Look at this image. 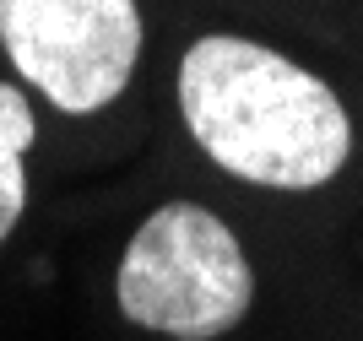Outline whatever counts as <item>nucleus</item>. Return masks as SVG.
Segmentation results:
<instances>
[{"label": "nucleus", "mask_w": 363, "mask_h": 341, "mask_svg": "<svg viewBox=\"0 0 363 341\" xmlns=\"http://www.w3.org/2000/svg\"><path fill=\"white\" fill-rule=\"evenodd\" d=\"M179 119L223 174L260 190H320L352 157V119L282 49L206 33L179 55Z\"/></svg>", "instance_id": "obj_1"}, {"label": "nucleus", "mask_w": 363, "mask_h": 341, "mask_svg": "<svg viewBox=\"0 0 363 341\" xmlns=\"http://www.w3.org/2000/svg\"><path fill=\"white\" fill-rule=\"evenodd\" d=\"M38 125H33L28 92H16V82H0V244L11 238V228L28 211V147Z\"/></svg>", "instance_id": "obj_4"}, {"label": "nucleus", "mask_w": 363, "mask_h": 341, "mask_svg": "<svg viewBox=\"0 0 363 341\" xmlns=\"http://www.w3.org/2000/svg\"><path fill=\"white\" fill-rule=\"evenodd\" d=\"M120 314L174 341H217L255 303V271L233 228L196 201H168L130 233L114 271Z\"/></svg>", "instance_id": "obj_2"}, {"label": "nucleus", "mask_w": 363, "mask_h": 341, "mask_svg": "<svg viewBox=\"0 0 363 341\" xmlns=\"http://www.w3.org/2000/svg\"><path fill=\"white\" fill-rule=\"evenodd\" d=\"M141 44L136 0H0V49L60 114H98L130 87Z\"/></svg>", "instance_id": "obj_3"}]
</instances>
